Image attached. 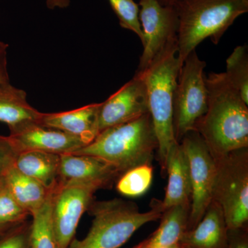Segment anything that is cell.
I'll return each mask as SVG.
<instances>
[{
	"label": "cell",
	"mask_w": 248,
	"mask_h": 248,
	"mask_svg": "<svg viewBox=\"0 0 248 248\" xmlns=\"http://www.w3.org/2000/svg\"><path fill=\"white\" fill-rule=\"evenodd\" d=\"M99 185L82 182H58L53 190L51 221L57 248H68L83 214L87 211Z\"/></svg>",
	"instance_id": "9c48e42d"
},
{
	"label": "cell",
	"mask_w": 248,
	"mask_h": 248,
	"mask_svg": "<svg viewBox=\"0 0 248 248\" xmlns=\"http://www.w3.org/2000/svg\"><path fill=\"white\" fill-rule=\"evenodd\" d=\"M182 64L178 57L177 37L170 40L141 73L147 90L148 107L158 141V156L163 172L170 149L178 143L172 122L174 91Z\"/></svg>",
	"instance_id": "3957f363"
},
{
	"label": "cell",
	"mask_w": 248,
	"mask_h": 248,
	"mask_svg": "<svg viewBox=\"0 0 248 248\" xmlns=\"http://www.w3.org/2000/svg\"><path fill=\"white\" fill-rule=\"evenodd\" d=\"M177 13V53L186 58L207 38L217 45L236 18L248 11V0H160Z\"/></svg>",
	"instance_id": "7a4b0ae2"
},
{
	"label": "cell",
	"mask_w": 248,
	"mask_h": 248,
	"mask_svg": "<svg viewBox=\"0 0 248 248\" xmlns=\"http://www.w3.org/2000/svg\"><path fill=\"white\" fill-rule=\"evenodd\" d=\"M228 229L223 210L213 200L198 224L186 231L179 243L190 248H228Z\"/></svg>",
	"instance_id": "5bb4252c"
},
{
	"label": "cell",
	"mask_w": 248,
	"mask_h": 248,
	"mask_svg": "<svg viewBox=\"0 0 248 248\" xmlns=\"http://www.w3.org/2000/svg\"><path fill=\"white\" fill-rule=\"evenodd\" d=\"M179 143L187 156L190 169L192 196L187 228L190 231L198 224L213 202L216 161L203 138L195 130L187 132Z\"/></svg>",
	"instance_id": "ba28073f"
},
{
	"label": "cell",
	"mask_w": 248,
	"mask_h": 248,
	"mask_svg": "<svg viewBox=\"0 0 248 248\" xmlns=\"http://www.w3.org/2000/svg\"><path fill=\"white\" fill-rule=\"evenodd\" d=\"M1 177L15 200L32 217L46 202L51 190L13 166Z\"/></svg>",
	"instance_id": "ac0fdd59"
},
{
	"label": "cell",
	"mask_w": 248,
	"mask_h": 248,
	"mask_svg": "<svg viewBox=\"0 0 248 248\" xmlns=\"http://www.w3.org/2000/svg\"><path fill=\"white\" fill-rule=\"evenodd\" d=\"M215 159L213 200L221 207L228 231L243 229L248 221V148Z\"/></svg>",
	"instance_id": "8992f818"
},
{
	"label": "cell",
	"mask_w": 248,
	"mask_h": 248,
	"mask_svg": "<svg viewBox=\"0 0 248 248\" xmlns=\"http://www.w3.org/2000/svg\"><path fill=\"white\" fill-rule=\"evenodd\" d=\"M29 214L15 200L0 176V225L16 224L26 221Z\"/></svg>",
	"instance_id": "d4e9b609"
},
{
	"label": "cell",
	"mask_w": 248,
	"mask_h": 248,
	"mask_svg": "<svg viewBox=\"0 0 248 248\" xmlns=\"http://www.w3.org/2000/svg\"><path fill=\"white\" fill-rule=\"evenodd\" d=\"M147 113H149V107L146 84L141 75L135 73L133 79L105 102L100 103L98 115L99 133Z\"/></svg>",
	"instance_id": "8fae6325"
},
{
	"label": "cell",
	"mask_w": 248,
	"mask_h": 248,
	"mask_svg": "<svg viewBox=\"0 0 248 248\" xmlns=\"http://www.w3.org/2000/svg\"><path fill=\"white\" fill-rule=\"evenodd\" d=\"M208 108L197 122L200 133L214 157L248 146V108L225 73L204 77Z\"/></svg>",
	"instance_id": "6da1fadb"
},
{
	"label": "cell",
	"mask_w": 248,
	"mask_h": 248,
	"mask_svg": "<svg viewBox=\"0 0 248 248\" xmlns=\"http://www.w3.org/2000/svg\"><path fill=\"white\" fill-rule=\"evenodd\" d=\"M183 247H184V248H188V247H186V246H183Z\"/></svg>",
	"instance_id": "836d02e7"
},
{
	"label": "cell",
	"mask_w": 248,
	"mask_h": 248,
	"mask_svg": "<svg viewBox=\"0 0 248 248\" xmlns=\"http://www.w3.org/2000/svg\"><path fill=\"white\" fill-rule=\"evenodd\" d=\"M100 103L91 104L66 112L43 113L40 122L78 137L86 143L92 142L98 135V115Z\"/></svg>",
	"instance_id": "9a60e30c"
},
{
	"label": "cell",
	"mask_w": 248,
	"mask_h": 248,
	"mask_svg": "<svg viewBox=\"0 0 248 248\" xmlns=\"http://www.w3.org/2000/svg\"><path fill=\"white\" fill-rule=\"evenodd\" d=\"M140 21L143 51L136 73L144 71L166 44L177 35L179 21L170 5L160 0H140Z\"/></svg>",
	"instance_id": "30bf717a"
},
{
	"label": "cell",
	"mask_w": 248,
	"mask_h": 248,
	"mask_svg": "<svg viewBox=\"0 0 248 248\" xmlns=\"http://www.w3.org/2000/svg\"><path fill=\"white\" fill-rule=\"evenodd\" d=\"M151 164L137 166L122 174L117 179L116 188L125 197H139L146 193L153 182Z\"/></svg>",
	"instance_id": "603a6c76"
},
{
	"label": "cell",
	"mask_w": 248,
	"mask_h": 248,
	"mask_svg": "<svg viewBox=\"0 0 248 248\" xmlns=\"http://www.w3.org/2000/svg\"><path fill=\"white\" fill-rule=\"evenodd\" d=\"M206 63L201 60L196 50L183 63L174 91L172 122L178 143L187 132L195 130L197 122L208 108V93L203 71Z\"/></svg>",
	"instance_id": "52a82bcc"
},
{
	"label": "cell",
	"mask_w": 248,
	"mask_h": 248,
	"mask_svg": "<svg viewBox=\"0 0 248 248\" xmlns=\"http://www.w3.org/2000/svg\"><path fill=\"white\" fill-rule=\"evenodd\" d=\"M8 50L9 45L0 40V83H10L8 70Z\"/></svg>",
	"instance_id": "f1b7e54d"
},
{
	"label": "cell",
	"mask_w": 248,
	"mask_h": 248,
	"mask_svg": "<svg viewBox=\"0 0 248 248\" xmlns=\"http://www.w3.org/2000/svg\"><path fill=\"white\" fill-rule=\"evenodd\" d=\"M157 149V139L149 112L103 130L92 142L71 154L100 158L113 166L121 176L137 166L151 164Z\"/></svg>",
	"instance_id": "277c9868"
},
{
	"label": "cell",
	"mask_w": 248,
	"mask_h": 248,
	"mask_svg": "<svg viewBox=\"0 0 248 248\" xmlns=\"http://www.w3.org/2000/svg\"><path fill=\"white\" fill-rule=\"evenodd\" d=\"M31 222L15 225L0 236V248H31Z\"/></svg>",
	"instance_id": "484cf974"
},
{
	"label": "cell",
	"mask_w": 248,
	"mask_h": 248,
	"mask_svg": "<svg viewBox=\"0 0 248 248\" xmlns=\"http://www.w3.org/2000/svg\"><path fill=\"white\" fill-rule=\"evenodd\" d=\"M190 204H180L166 209L158 229L140 243L141 248H163L179 243L187 231Z\"/></svg>",
	"instance_id": "ffe728a7"
},
{
	"label": "cell",
	"mask_w": 248,
	"mask_h": 248,
	"mask_svg": "<svg viewBox=\"0 0 248 248\" xmlns=\"http://www.w3.org/2000/svg\"><path fill=\"white\" fill-rule=\"evenodd\" d=\"M9 140L17 153L39 151L55 154H70L86 146L82 140L40 122L9 129Z\"/></svg>",
	"instance_id": "7c38bea8"
},
{
	"label": "cell",
	"mask_w": 248,
	"mask_h": 248,
	"mask_svg": "<svg viewBox=\"0 0 248 248\" xmlns=\"http://www.w3.org/2000/svg\"><path fill=\"white\" fill-rule=\"evenodd\" d=\"M60 162V155L27 151L18 153L14 166L21 172L51 190L58 184Z\"/></svg>",
	"instance_id": "d6986e66"
},
{
	"label": "cell",
	"mask_w": 248,
	"mask_h": 248,
	"mask_svg": "<svg viewBox=\"0 0 248 248\" xmlns=\"http://www.w3.org/2000/svg\"><path fill=\"white\" fill-rule=\"evenodd\" d=\"M17 155L9 137L0 135V176L14 166Z\"/></svg>",
	"instance_id": "4316f807"
},
{
	"label": "cell",
	"mask_w": 248,
	"mask_h": 248,
	"mask_svg": "<svg viewBox=\"0 0 248 248\" xmlns=\"http://www.w3.org/2000/svg\"><path fill=\"white\" fill-rule=\"evenodd\" d=\"M169 175L164 200L161 202L164 211L180 204H191L192 186L188 161L180 143L173 145L166 159Z\"/></svg>",
	"instance_id": "2e32d148"
},
{
	"label": "cell",
	"mask_w": 248,
	"mask_h": 248,
	"mask_svg": "<svg viewBox=\"0 0 248 248\" xmlns=\"http://www.w3.org/2000/svg\"><path fill=\"white\" fill-rule=\"evenodd\" d=\"M16 224H17V223H16ZM16 224L0 225V236H2L4 233L9 231L10 228H12L13 226Z\"/></svg>",
	"instance_id": "4dcf8cb0"
},
{
	"label": "cell",
	"mask_w": 248,
	"mask_h": 248,
	"mask_svg": "<svg viewBox=\"0 0 248 248\" xmlns=\"http://www.w3.org/2000/svg\"><path fill=\"white\" fill-rule=\"evenodd\" d=\"M42 114L28 102L24 90L11 83H0V122L7 124L9 129L40 122Z\"/></svg>",
	"instance_id": "e0dca14e"
},
{
	"label": "cell",
	"mask_w": 248,
	"mask_h": 248,
	"mask_svg": "<svg viewBox=\"0 0 248 248\" xmlns=\"http://www.w3.org/2000/svg\"><path fill=\"white\" fill-rule=\"evenodd\" d=\"M228 248H248V238L246 229L228 231Z\"/></svg>",
	"instance_id": "83f0119b"
},
{
	"label": "cell",
	"mask_w": 248,
	"mask_h": 248,
	"mask_svg": "<svg viewBox=\"0 0 248 248\" xmlns=\"http://www.w3.org/2000/svg\"><path fill=\"white\" fill-rule=\"evenodd\" d=\"M87 211L93 217L89 233L83 239L74 238L68 248H120L141 226L159 219L164 212L160 201L155 200L151 210L141 213L136 203L117 198L93 200Z\"/></svg>",
	"instance_id": "5b68a950"
},
{
	"label": "cell",
	"mask_w": 248,
	"mask_h": 248,
	"mask_svg": "<svg viewBox=\"0 0 248 248\" xmlns=\"http://www.w3.org/2000/svg\"><path fill=\"white\" fill-rule=\"evenodd\" d=\"M120 177L113 166L100 158L86 155H60L58 182H82L108 187Z\"/></svg>",
	"instance_id": "4fadbf2b"
},
{
	"label": "cell",
	"mask_w": 248,
	"mask_h": 248,
	"mask_svg": "<svg viewBox=\"0 0 248 248\" xmlns=\"http://www.w3.org/2000/svg\"><path fill=\"white\" fill-rule=\"evenodd\" d=\"M132 248H141V244H139L138 246H135V247Z\"/></svg>",
	"instance_id": "d6a6232c"
},
{
	"label": "cell",
	"mask_w": 248,
	"mask_h": 248,
	"mask_svg": "<svg viewBox=\"0 0 248 248\" xmlns=\"http://www.w3.org/2000/svg\"><path fill=\"white\" fill-rule=\"evenodd\" d=\"M227 79L241 94L248 105V48L247 45L236 47L227 59Z\"/></svg>",
	"instance_id": "7402d4cb"
},
{
	"label": "cell",
	"mask_w": 248,
	"mask_h": 248,
	"mask_svg": "<svg viewBox=\"0 0 248 248\" xmlns=\"http://www.w3.org/2000/svg\"><path fill=\"white\" fill-rule=\"evenodd\" d=\"M53 188L43 206L32 215L31 248H57L51 221Z\"/></svg>",
	"instance_id": "44dd1931"
},
{
	"label": "cell",
	"mask_w": 248,
	"mask_h": 248,
	"mask_svg": "<svg viewBox=\"0 0 248 248\" xmlns=\"http://www.w3.org/2000/svg\"><path fill=\"white\" fill-rule=\"evenodd\" d=\"M70 5V0H46V6L48 9H65Z\"/></svg>",
	"instance_id": "f546056e"
},
{
	"label": "cell",
	"mask_w": 248,
	"mask_h": 248,
	"mask_svg": "<svg viewBox=\"0 0 248 248\" xmlns=\"http://www.w3.org/2000/svg\"><path fill=\"white\" fill-rule=\"evenodd\" d=\"M118 17L121 27L133 31L143 42V32L140 21V8L134 0H108Z\"/></svg>",
	"instance_id": "cb8c5ba5"
},
{
	"label": "cell",
	"mask_w": 248,
	"mask_h": 248,
	"mask_svg": "<svg viewBox=\"0 0 248 248\" xmlns=\"http://www.w3.org/2000/svg\"><path fill=\"white\" fill-rule=\"evenodd\" d=\"M163 248H184L182 244L180 243H177V244L171 245V246H167Z\"/></svg>",
	"instance_id": "1f68e13d"
}]
</instances>
